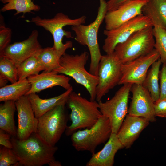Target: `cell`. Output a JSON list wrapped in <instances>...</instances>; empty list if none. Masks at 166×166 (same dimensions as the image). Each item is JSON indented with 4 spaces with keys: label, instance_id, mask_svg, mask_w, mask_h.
<instances>
[{
    "label": "cell",
    "instance_id": "cell-23",
    "mask_svg": "<svg viewBox=\"0 0 166 166\" xmlns=\"http://www.w3.org/2000/svg\"><path fill=\"white\" fill-rule=\"evenodd\" d=\"M31 85L27 78L0 88V101H15L22 97L26 95L30 90Z\"/></svg>",
    "mask_w": 166,
    "mask_h": 166
},
{
    "label": "cell",
    "instance_id": "cell-6",
    "mask_svg": "<svg viewBox=\"0 0 166 166\" xmlns=\"http://www.w3.org/2000/svg\"><path fill=\"white\" fill-rule=\"evenodd\" d=\"M155 43L152 26L134 33L125 42L118 44L114 52L120 62L125 64L151 52Z\"/></svg>",
    "mask_w": 166,
    "mask_h": 166
},
{
    "label": "cell",
    "instance_id": "cell-21",
    "mask_svg": "<svg viewBox=\"0 0 166 166\" xmlns=\"http://www.w3.org/2000/svg\"><path fill=\"white\" fill-rule=\"evenodd\" d=\"M142 12L150 17L152 21L154 49L159 53L162 63H164L166 62V30L157 15L146 4L142 8Z\"/></svg>",
    "mask_w": 166,
    "mask_h": 166
},
{
    "label": "cell",
    "instance_id": "cell-25",
    "mask_svg": "<svg viewBox=\"0 0 166 166\" xmlns=\"http://www.w3.org/2000/svg\"><path fill=\"white\" fill-rule=\"evenodd\" d=\"M44 71H52L60 68V60L62 56L52 47L42 48L36 54Z\"/></svg>",
    "mask_w": 166,
    "mask_h": 166
},
{
    "label": "cell",
    "instance_id": "cell-16",
    "mask_svg": "<svg viewBox=\"0 0 166 166\" xmlns=\"http://www.w3.org/2000/svg\"><path fill=\"white\" fill-rule=\"evenodd\" d=\"M17 112L18 125L16 137L19 140L27 139L36 132L38 119L34 115L27 95L23 96L15 101Z\"/></svg>",
    "mask_w": 166,
    "mask_h": 166
},
{
    "label": "cell",
    "instance_id": "cell-34",
    "mask_svg": "<svg viewBox=\"0 0 166 166\" xmlns=\"http://www.w3.org/2000/svg\"><path fill=\"white\" fill-rule=\"evenodd\" d=\"M11 136L4 131L0 129V144L8 148L12 149L11 141Z\"/></svg>",
    "mask_w": 166,
    "mask_h": 166
},
{
    "label": "cell",
    "instance_id": "cell-19",
    "mask_svg": "<svg viewBox=\"0 0 166 166\" xmlns=\"http://www.w3.org/2000/svg\"><path fill=\"white\" fill-rule=\"evenodd\" d=\"M124 148L117 134L112 133L103 148L98 152L92 154L91 158L86 165L113 166L116 154L119 150Z\"/></svg>",
    "mask_w": 166,
    "mask_h": 166
},
{
    "label": "cell",
    "instance_id": "cell-27",
    "mask_svg": "<svg viewBox=\"0 0 166 166\" xmlns=\"http://www.w3.org/2000/svg\"><path fill=\"white\" fill-rule=\"evenodd\" d=\"M17 69L18 80L27 78L30 76L39 74L40 71H44L36 54L23 62Z\"/></svg>",
    "mask_w": 166,
    "mask_h": 166
},
{
    "label": "cell",
    "instance_id": "cell-11",
    "mask_svg": "<svg viewBox=\"0 0 166 166\" xmlns=\"http://www.w3.org/2000/svg\"><path fill=\"white\" fill-rule=\"evenodd\" d=\"M152 26V22L150 17L142 14L116 28L110 30L105 29L103 34L106 38L104 40L103 49L106 54L112 53L118 44L125 42L134 33Z\"/></svg>",
    "mask_w": 166,
    "mask_h": 166
},
{
    "label": "cell",
    "instance_id": "cell-4",
    "mask_svg": "<svg viewBox=\"0 0 166 166\" xmlns=\"http://www.w3.org/2000/svg\"><path fill=\"white\" fill-rule=\"evenodd\" d=\"M89 57V53L85 51L75 55L65 53L60 59L61 67L53 71L72 77L86 89L89 94L90 100L93 101L96 99V88L99 78L86 70L85 66Z\"/></svg>",
    "mask_w": 166,
    "mask_h": 166
},
{
    "label": "cell",
    "instance_id": "cell-8",
    "mask_svg": "<svg viewBox=\"0 0 166 166\" xmlns=\"http://www.w3.org/2000/svg\"><path fill=\"white\" fill-rule=\"evenodd\" d=\"M112 133L108 118L102 115L91 127L72 134V145L77 151H88L93 154L97 146L108 140Z\"/></svg>",
    "mask_w": 166,
    "mask_h": 166
},
{
    "label": "cell",
    "instance_id": "cell-36",
    "mask_svg": "<svg viewBox=\"0 0 166 166\" xmlns=\"http://www.w3.org/2000/svg\"><path fill=\"white\" fill-rule=\"evenodd\" d=\"M8 81L5 77L0 75V88L5 86L6 85V84Z\"/></svg>",
    "mask_w": 166,
    "mask_h": 166
},
{
    "label": "cell",
    "instance_id": "cell-26",
    "mask_svg": "<svg viewBox=\"0 0 166 166\" xmlns=\"http://www.w3.org/2000/svg\"><path fill=\"white\" fill-rule=\"evenodd\" d=\"M5 4L1 9V11L4 12L15 10L14 15L21 13L24 14L27 13H32V11H38L40 7L34 3L32 0H0Z\"/></svg>",
    "mask_w": 166,
    "mask_h": 166
},
{
    "label": "cell",
    "instance_id": "cell-5",
    "mask_svg": "<svg viewBox=\"0 0 166 166\" xmlns=\"http://www.w3.org/2000/svg\"><path fill=\"white\" fill-rule=\"evenodd\" d=\"M86 17L82 16L79 18L72 19L63 13H57L51 18H42L37 16L33 17L28 22H32L38 26L41 27L49 31L52 35L53 39V47L61 56L66 50L71 48L73 45L72 42L67 41L65 43L62 42L65 36L67 38H72L71 32L65 30L63 27L67 26H76L83 24L86 21Z\"/></svg>",
    "mask_w": 166,
    "mask_h": 166
},
{
    "label": "cell",
    "instance_id": "cell-13",
    "mask_svg": "<svg viewBox=\"0 0 166 166\" xmlns=\"http://www.w3.org/2000/svg\"><path fill=\"white\" fill-rule=\"evenodd\" d=\"M38 31L34 30L27 39L10 44L0 54V57L7 58L18 67L42 48L38 40Z\"/></svg>",
    "mask_w": 166,
    "mask_h": 166
},
{
    "label": "cell",
    "instance_id": "cell-12",
    "mask_svg": "<svg viewBox=\"0 0 166 166\" xmlns=\"http://www.w3.org/2000/svg\"><path fill=\"white\" fill-rule=\"evenodd\" d=\"M160 58L159 53L154 49L146 55L122 64V75L118 85L128 83L142 84L148 69Z\"/></svg>",
    "mask_w": 166,
    "mask_h": 166
},
{
    "label": "cell",
    "instance_id": "cell-37",
    "mask_svg": "<svg viewBox=\"0 0 166 166\" xmlns=\"http://www.w3.org/2000/svg\"><path fill=\"white\" fill-rule=\"evenodd\" d=\"M48 164L49 166H61V163L58 161L55 160L49 163Z\"/></svg>",
    "mask_w": 166,
    "mask_h": 166
},
{
    "label": "cell",
    "instance_id": "cell-15",
    "mask_svg": "<svg viewBox=\"0 0 166 166\" xmlns=\"http://www.w3.org/2000/svg\"><path fill=\"white\" fill-rule=\"evenodd\" d=\"M148 1H129L115 10L107 11L104 18L105 29L110 30L116 28L135 17L142 14V8Z\"/></svg>",
    "mask_w": 166,
    "mask_h": 166
},
{
    "label": "cell",
    "instance_id": "cell-22",
    "mask_svg": "<svg viewBox=\"0 0 166 166\" xmlns=\"http://www.w3.org/2000/svg\"><path fill=\"white\" fill-rule=\"evenodd\" d=\"M16 109L13 101H6L0 105V129L14 137H16L17 133L14 118Z\"/></svg>",
    "mask_w": 166,
    "mask_h": 166
},
{
    "label": "cell",
    "instance_id": "cell-18",
    "mask_svg": "<svg viewBox=\"0 0 166 166\" xmlns=\"http://www.w3.org/2000/svg\"><path fill=\"white\" fill-rule=\"evenodd\" d=\"M27 79L31 84V88L26 95L55 86H61L66 90L72 86L69 83L70 78L53 71H43L40 74L30 76Z\"/></svg>",
    "mask_w": 166,
    "mask_h": 166
},
{
    "label": "cell",
    "instance_id": "cell-7",
    "mask_svg": "<svg viewBox=\"0 0 166 166\" xmlns=\"http://www.w3.org/2000/svg\"><path fill=\"white\" fill-rule=\"evenodd\" d=\"M66 102L59 105L38 118L36 133L49 145L55 146L67 127Z\"/></svg>",
    "mask_w": 166,
    "mask_h": 166
},
{
    "label": "cell",
    "instance_id": "cell-28",
    "mask_svg": "<svg viewBox=\"0 0 166 166\" xmlns=\"http://www.w3.org/2000/svg\"><path fill=\"white\" fill-rule=\"evenodd\" d=\"M0 75L14 83L18 80L17 67L7 58L0 57Z\"/></svg>",
    "mask_w": 166,
    "mask_h": 166
},
{
    "label": "cell",
    "instance_id": "cell-10",
    "mask_svg": "<svg viewBox=\"0 0 166 166\" xmlns=\"http://www.w3.org/2000/svg\"><path fill=\"white\" fill-rule=\"evenodd\" d=\"M122 65L114 52L102 56L99 65V81L96 90V99L98 102L110 89L118 85L122 75Z\"/></svg>",
    "mask_w": 166,
    "mask_h": 166
},
{
    "label": "cell",
    "instance_id": "cell-3",
    "mask_svg": "<svg viewBox=\"0 0 166 166\" xmlns=\"http://www.w3.org/2000/svg\"><path fill=\"white\" fill-rule=\"evenodd\" d=\"M100 6L95 20L87 25L81 24L71 26L76 35L75 39L80 44L86 45L90 56L89 72L95 75H98L99 65L102 56L98 42V32L107 12V2L105 0H99Z\"/></svg>",
    "mask_w": 166,
    "mask_h": 166
},
{
    "label": "cell",
    "instance_id": "cell-31",
    "mask_svg": "<svg viewBox=\"0 0 166 166\" xmlns=\"http://www.w3.org/2000/svg\"><path fill=\"white\" fill-rule=\"evenodd\" d=\"M12 31L11 29L6 27L0 22V54L10 44Z\"/></svg>",
    "mask_w": 166,
    "mask_h": 166
},
{
    "label": "cell",
    "instance_id": "cell-29",
    "mask_svg": "<svg viewBox=\"0 0 166 166\" xmlns=\"http://www.w3.org/2000/svg\"><path fill=\"white\" fill-rule=\"evenodd\" d=\"M146 5L157 15L166 30V0H148Z\"/></svg>",
    "mask_w": 166,
    "mask_h": 166
},
{
    "label": "cell",
    "instance_id": "cell-30",
    "mask_svg": "<svg viewBox=\"0 0 166 166\" xmlns=\"http://www.w3.org/2000/svg\"><path fill=\"white\" fill-rule=\"evenodd\" d=\"M20 166L18 159L12 149L1 145L0 166Z\"/></svg>",
    "mask_w": 166,
    "mask_h": 166
},
{
    "label": "cell",
    "instance_id": "cell-35",
    "mask_svg": "<svg viewBox=\"0 0 166 166\" xmlns=\"http://www.w3.org/2000/svg\"><path fill=\"white\" fill-rule=\"evenodd\" d=\"M133 0H109L107 2V11L115 10L123 4Z\"/></svg>",
    "mask_w": 166,
    "mask_h": 166
},
{
    "label": "cell",
    "instance_id": "cell-17",
    "mask_svg": "<svg viewBox=\"0 0 166 166\" xmlns=\"http://www.w3.org/2000/svg\"><path fill=\"white\" fill-rule=\"evenodd\" d=\"M150 122L144 117L127 114L116 134L124 148H130Z\"/></svg>",
    "mask_w": 166,
    "mask_h": 166
},
{
    "label": "cell",
    "instance_id": "cell-2",
    "mask_svg": "<svg viewBox=\"0 0 166 166\" xmlns=\"http://www.w3.org/2000/svg\"><path fill=\"white\" fill-rule=\"evenodd\" d=\"M66 104L71 110L70 117L72 122L65 131L67 136H71L78 129L91 127L102 116L97 101H89L73 91Z\"/></svg>",
    "mask_w": 166,
    "mask_h": 166
},
{
    "label": "cell",
    "instance_id": "cell-33",
    "mask_svg": "<svg viewBox=\"0 0 166 166\" xmlns=\"http://www.w3.org/2000/svg\"><path fill=\"white\" fill-rule=\"evenodd\" d=\"M154 110L156 117L166 118V98L155 101Z\"/></svg>",
    "mask_w": 166,
    "mask_h": 166
},
{
    "label": "cell",
    "instance_id": "cell-32",
    "mask_svg": "<svg viewBox=\"0 0 166 166\" xmlns=\"http://www.w3.org/2000/svg\"><path fill=\"white\" fill-rule=\"evenodd\" d=\"M159 73V78L160 80V97L159 99L166 98V62L164 63Z\"/></svg>",
    "mask_w": 166,
    "mask_h": 166
},
{
    "label": "cell",
    "instance_id": "cell-20",
    "mask_svg": "<svg viewBox=\"0 0 166 166\" xmlns=\"http://www.w3.org/2000/svg\"><path fill=\"white\" fill-rule=\"evenodd\" d=\"M73 91L71 86L61 94L48 99L40 98L36 93H33L28 97L34 110L35 117L38 118L57 105L66 102L70 93Z\"/></svg>",
    "mask_w": 166,
    "mask_h": 166
},
{
    "label": "cell",
    "instance_id": "cell-9",
    "mask_svg": "<svg viewBox=\"0 0 166 166\" xmlns=\"http://www.w3.org/2000/svg\"><path fill=\"white\" fill-rule=\"evenodd\" d=\"M132 84L123 85L111 99L104 102L101 101L98 102L102 115L109 120L112 133H117L128 113L129 93Z\"/></svg>",
    "mask_w": 166,
    "mask_h": 166
},
{
    "label": "cell",
    "instance_id": "cell-1",
    "mask_svg": "<svg viewBox=\"0 0 166 166\" xmlns=\"http://www.w3.org/2000/svg\"><path fill=\"white\" fill-rule=\"evenodd\" d=\"M10 140L20 166H42L55 160L54 155L58 147L49 145L36 132L24 140L12 136Z\"/></svg>",
    "mask_w": 166,
    "mask_h": 166
},
{
    "label": "cell",
    "instance_id": "cell-24",
    "mask_svg": "<svg viewBox=\"0 0 166 166\" xmlns=\"http://www.w3.org/2000/svg\"><path fill=\"white\" fill-rule=\"evenodd\" d=\"M162 63L160 58L152 64L142 84L148 90L154 102L158 100L160 97L158 81L160 68Z\"/></svg>",
    "mask_w": 166,
    "mask_h": 166
},
{
    "label": "cell",
    "instance_id": "cell-14",
    "mask_svg": "<svg viewBox=\"0 0 166 166\" xmlns=\"http://www.w3.org/2000/svg\"><path fill=\"white\" fill-rule=\"evenodd\" d=\"M132 94L128 113L130 115L144 117L150 122L156 121L154 101L148 90L142 84H133L130 90Z\"/></svg>",
    "mask_w": 166,
    "mask_h": 166
}]
</instances>
